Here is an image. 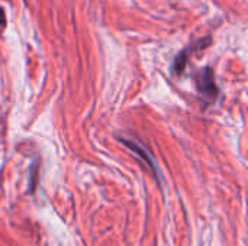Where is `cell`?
I'll list each match as a JSON object with an SVG mask.
<instances>
[{
    "label": "cell",
    "instance_id": "6da1fadb",
    "mask_svg": "<svg viewBox=\"0 0 248 246\" xmlns=\"http://www.w3.org/2000/svg\"><path fill=\"white\" fill-rule=\"evenodd\" d=\"M195 86L205 106L214 104L219 96V88L215 83V74L212 68L205 67L195 74Z\"/></svg>",
    "mask_w": 248,
    "mask_h": 246
},
{
    "label": "cell",
    "instance_id": "7a4b0ae2",
    "mask_svg": "<svg viewBox=\"0 0 248 246\" xmlns=\"http://www.w3.org/2000/svg\"><path fill=\"white\" fill-rule=\"evenodd\" d=\"M211 43H212V38H211V36H206V38L198 39V41H195L193 43L187 45L182 52H179V54L176 55L174 62H173V67H171L173 74H174V75H182L183 71H185V68H186V65H187V61H189L190 55H192L195 51L203 49L205 46H208V45H211Z\"/></svg>",
    "mask_w": 248,
    "mask_h": 246
},
{
    "label": "cell",
    "instance_id": "3957f363",
    "mask_svg": "<svg viewBox=\"0 0 248 246\" xmlns=\"http://www.w3.org/2000/svg\"><path fill=\"white\" fill-rule=\"evenodd\" d=\"M119 141L134 154L137 155L150 170L151 173L154 174L155 178H160V173H158V168H157V164H155V159L153 158V155L150 154V151L140 142H137L135 139L132 138H125V136H119Z\"/></svg>",
    "mask_w": 248,
    "mask_h": 246
},
{
    "label": "cell",
    "instance_id": "277c9868",
    "mask_svg": "<svg viewBox=\"0 0 248 246\" xmlns=\"http://www.w3.org/2000/svg\"><path fill=\"white\" fill-rule=\"evenodd\" d=\"M35 184H36V162H33L31 167V188H29L31 193L35 190Z\"/></svg>",
    "mask_w": 248,
    "mask_h": 246
},
{
    "label": "cell",
    "instance_id": "5b68a950",
    "mask_svg": "<svg viewBox=\"0 0 248 246\" xmlns=\"http://www.w3.org/2000/svg\"><path fill=\"white\" fill-rule=\"evenodd\" d=\"M6 26V14H4V9L0 7V29H3Z\"/></svg>",
    "mask_w": 248,
    "mask_h": 246
}]
</instances>
